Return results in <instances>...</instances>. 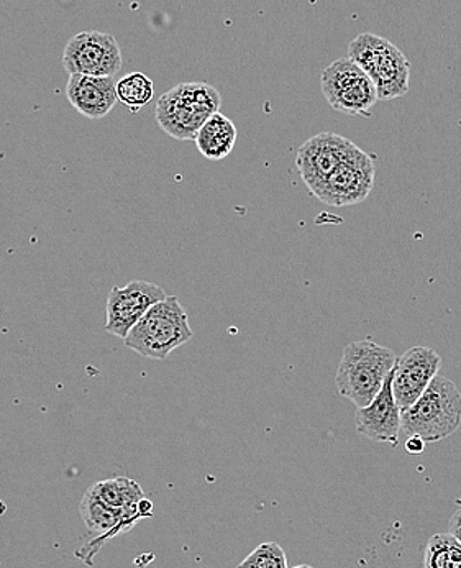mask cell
Returning <instances> with one entry per match:
<instances>
[{
    "label": "cell",
    "instance_id": "cell-20",
    "mask_svg": "<svg viewBox=\"0 0 461 568\" xmlns=\"http://www.w3.org/2000/svg\"><path fill=\"white\" fill-rule=\"evenodd\" d=\"M426 440L420 439L419 436H411L408 437V440H406V450L412 455H420L423 450H426Z\"/></svg>",
    "mask_w": 461,
    "mask_h": 568
},
{
    "label": "cell",
    "instance_id": "cell-10",
    "mask_svg": "<svg viewBox=\"0 0 461 568\" xmlns=\"http://www.w3.org/2000/svg\"><path fill=\"white\" fill-rule=\"evenodd\" d=\"M355 143L334 132H324L314 135L304 142L297 150L296 168L303 178L304 184L313 196L319 193L327 178L350 153Z\"/></svg>",
    "mask_w": 461,
    "mask_h": 568
},
{
    "label": "cell",
    "instance_id": "cell-6",
    "mask_svg": "<svg viewBox=\"0 0 461 568\" xmlns=\"http://www.w3.org/2000/svg\"><path fill=\"white\" fill-rule=\"evenodd\" d=\"M320 91L334 111L350 118H370L379 101L371 78L351 58H338L320 74Z\"/></svg>",
    "mask_w": 461,
    "mask_h": 568
},
{
    "label": "cell",
    "instance_id": "cell-14",
    "mask_svg": "<svg viewBox=\"0 0 461 568\" xmlns=\"http://www.w3.org/2000/svg\"><path fill=\"white\" fill-rule=\"evenodd\" d=\"M237 126L227 115L217 112L197 132L196 146L204 159L221 162L234 152L237 143Z\"/></svg>",
    "mask_w": 461,
    "mask_h": 568
},
{
    "label": "cell",
    "instance_id": "cell-7",
    "mask_svg": "<svg viewBox=\"0 0 461 568\" xmlns=\"http://www.w3.org/2000/svg\"><path fill=\"white\" fill-rule=\"evenodd\" d=\"M375 178H377L375 160L360 146L355 145L334 173L327 178L316 197L334 207L365 203L373 193Z\"/></svg>",
    "mask_w": 461,
    "mask_h": 568
},
{
    "label": "cell",
    "instance_id": "cell-21",
    "mask_svg": "<svg viewBox=\"0 0 461 568\" xmlns=\"http://www.w3.org/2000/svg\"><path fill=\"white\" fill-rule=\"evenodd\" d=\"M449 532L461 544V508L457 509L450 518Z\"/></svg>",
    "mask_w": 461,
    "mask_h": 568
},
{
    "label": "cell",
    "instance_id": "cell-18",
    "mask_svg": "<svg viewBox=\"0 0 461 568\" xmlns=\"http://www.w3.org/2000/svg\"><path fill=\"white\" fill-rule=\"evenodd\" d=\"M423 568H461V544L452 534L430 537L423 552Z\"/></svg>",
    "mask_w": 461,
    "mask_h": 568
},
{
    "label": "cell",
    "instance_id": "cell-2",
    "mask_svg": "<svg viewBox=\"0 0 461 568\" xmlns=\"http://www.w3.org/2000/svg\"><path fill=\"white\" fill-rule=\"evenodd\" d=\"M461 393L455 382L437 375L414 405L402 409L401 433L427 444L440 443L459 430Z\"/></svg>",
    "mask_w": 461,
    "mask_h": 568
},
{
    "label": "cell",
    "instance_id": "cell-11",
    "mask_svg": "<svg viewBox=\"0 0 461 568\" xmlns=\"http://www.w3.org/2000/svg\"><path fill=\"white\" fill-rule=\"evenodd\" d=\"M442 357L433 348H409L396 362L392 372V392L401 409H408L423 395L430 383L439 375Z\"/></svg>",
    "mask_w": 461,
    "mask_h": 568
},
{
    "label": "cell",
    "instance_id": "cell-5",
    "mask_svg": "<svg viewBox=\"0 0 461 568\" xmlns=\"http://www.w3.org/2000/svg\"><path fill=\"white\" fill-rule=\"evenodd\" d=\"M355 61L378 89L379 101H392L411 88V63L392 41L377 33H361L348 44Z\"/></svg>",
    "mask_w": 461,
    "mask_h": 568
},
{
    "label": "cell",
    "instance_id": "cell-19",
    "mask_svg": "<svg viewBox=\"0 0 461 568\" xmlns=\"http://www.w3.org/2000/svg\"><path fill=\"white\" fill-rule=\"evenodd\" d=\"M237 568H288V557L279 544L263 542Z\"/></svg>",
    "mask_w": 461,
    "mask_h": 568
},
{
    "label": "cell",
    "instance_id": "cell-3",
    "mask_svg": "<svg viewBox=\"0 0 461 568\" xmlns=\"http://www.w3.org/2000/svg\"><path fill=\"white\" fill-rule=\"evenodd\" d=\"M194 337L189 316L176 296L150 307L124 338L126 348L152 361H166L170 354Z\"/></svg>",
    "mask_w": 461,
    "mask_h": 568
},
{
    "label": "cell",
    "instance_id": "cell-13",
    "mask_svg": "<svg viewBox=\"0 0 461 568\" xmlns=\"http://www.w3.org/2000/svg\"><path fill=\"white\" fill-rule=\"evenodd\" d=\"M68 101L84 118L99 121L117 105V81L114 77L71 74L66 85Z\"/></svg>",
    "mask_w": 461,
    "mask_h": 568
},
{
    "label": "cell",
    "instance_id": "cell-12",
    "mask_svg": "<svg viewBox=\"0 0 461 568\" xmlns=\"http://www.w3.org/2000/svg\"><path fill=\"white\" fill-rule=\"evenodd\" d=\"M395 372V369H392ZM402 409L392 392V373L386 378L385 386L370 405L357 407L355 427L361 436L375 443L398 444L401 434Z\"/></svg>",
    "mask_w": 461,
    "mask_h": 568
},
{
    "label": "cell",
    "instance_id": "cell-4",
    "mask_svg": "<svg viewBox=\"0 0 461 568\" xmlns=\"http://www.w3.org/2000/svg\"><path fill=\"white\" fill-rule=\"evenodd\" d=\"M222 95L207 82H181L166 91L156 104V122L173 139L196 140L212 115L221 112Z\"/></svg>",
    "mask_w": 461,
    "mask_h": 568
},
{
    "label": "cell",
    "instance_id": "cell-1",
    "mask_svg": "<svg viewBox=\"0 0 461 568\" xmlns=\"http://www.w3.org/2000/svg\"><path fill=\"white\" fill-rule=\"evenodd\" d=\"M396 362L398 357L391 348L382 347L371 338L348 344L341 354L336 375L341 398L357 407L370 405L395 369Z\"/></svg>",
    "mask_w": 461,
    "mask_h": 568
},
{
    "label": "cell",
    "instance_id": "cell-15",
    "mask_svg": "<svg viewBox=\"0 0 461 568\" xmlns=\"http://www.w3.org/2000/svg\"><path fill=\"white\" fill-rule=\"evenodd\" d=\"M81 518H83L85 528L95 534H115L121 530L122 526L125 529L130 528V521L135 523L136 519L130 518L121 509L112 508L107 503L99 499L98 496L89 488L85 491L83 501L80 506Z\"/></svg>",
    "mask_w": 461,
    "mask_h": 568
},
{
    "label": "cell",
    "instance_id": "cell-22",
    "mask_svg": "<svg viewBox=\"0 0 461 568\" xmlns=\"http://www.w3.org/2000/svg\"><path fill=\"white\" fill-rule=\"evenodd\" d=\"M294 568H314V567H310V566H297V567H294Z\"/></svg>",
    "mask_w": 461,
    "mask_h": 568
},
{
    "label": "cell",
    "instance_id": "cell-16",
    "mask_svg": "<svg viewBox=\"0 0 461 568\" xmlns=\"http://www.w3.org/2000/svg\"><path fill=\"white\" fill-rule=\"evenodd\" d=\"M92 493L102 501L107 503L112 508L121 509L130 518H143L140 513V503L143 498V489L136 481L130 478H114V480L99 481L92 485Z\"/></svg>",
    "mask_w": 461,
    "mask_h": 568
},
{
    "label": "cell",
    "instance_id": "cell-9",
    "mask_svg": "<svg viewBox=\"0 0 461 568\" xmlns=\"http://www.w3.org/2000/svg\"><path fill=\"white\" fill-rule=\"evenodd\" d=\"M166 297L165 290L155 283L130 282L124 287H112L105 304V331L125 338L150 307Z\"/></svg>",
    "mask_w": 461,
    "mask_h": 568
},
{
    "label": "cell",
    "instance_id": "cell-8",
    "mask_svg": "<svg viewBox=\"0 0 461 568\" xmlns=\"http://www.w3.org/2000/svg\"><path fill=\"white\" fill-rule=\"evenodd\" d=\"M63 68L68 74L114 77L124 67V58L114 36L89 30L71 37L63 51Z\"/></svg>",
    "mask_w": 461,
    "mask_h": 568
},
{
    "label": "cell",
    "instance_id": "cell-17",
    "mask_svg": "<svg viewBox=\"0 0 461 568\" xmlns=\"http://www.w3.org/2000/svg\"><path fill=\"white\" fill-rule=\"evenodd\" d=\"M153 95H155V85L146 74H126L121 81H117L119 102L124 104L132 114L146 108L152 102Z\"/></svg>",
    "mask_w": 461,
    "mask_h": 568
}]
</instances>
